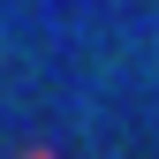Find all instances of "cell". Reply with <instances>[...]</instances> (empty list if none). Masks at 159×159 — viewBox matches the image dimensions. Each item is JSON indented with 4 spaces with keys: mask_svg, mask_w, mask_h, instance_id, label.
<instances>
[{
    "mask_svg": "<svg viewBox=\"0 0 159 159\" xmlns=\"http://www.w3.org/2000/svg\"><path fill=\"white\" fill-rule=\"evenodd\" d=\"M23 159H53V152H23Z\"/></svg>",
    "mask_w": 159,
    "mask_h": 159,
    "instance_id": "6da1fadb",
    "label": "cell"
}]
</instances>
